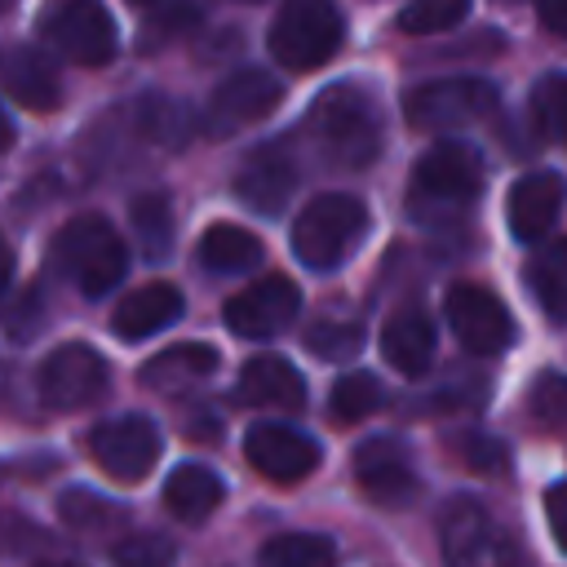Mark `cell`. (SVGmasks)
<instances>
[{
  "label": "cell",
  "mask_w": 567,
  "mask_h": 567,
  "mask_svg": "<svg viewBox=\"0 0 567 567\" xmlns=\"http://www.w3.org/2000/svg\"><path fill=\"white\" fill-rule=\"evenodd\" d=\"M49 261H53V270L66 275L84 297L111 292V288L124 279V270H128V252H124L120 230H115L106 217H97V213L71 217V221L53 235Z\"/></svg>",
  "instance_id": "obj_1"
},
{
  "label": "cell",
  "mask_w": 567,
  "mask_h": 567,
  "mask_svg": "<svg viewBox=\"0 0 567 567\" xmlns=\"http://www.w3.org/2000/svg\"><path fill=\"white\" fill-rule=\"evenodd\" d=\"M306 133L319 142V151L341 168H363L381 151V124L372 102L354 84H337L315 97Z\"/></svg>",
  "instance_id": "obj_2"
},
{
  "label": "cell",
  "mask_w": 567,
  "mask_h": 567,
  "mask_svg": "<svg viewBox=\"0 0 567 567\" xmlns=\"http://www.w3.org/2000/svg\"><path fill=\"white\" fill-rule=\"evenodd\" d=\"M368 230V208L354 195H315L292 221V252L310 270H337Z\"/></svg>",
  "instance_id": "obj_3"
},
{
  "label": "cell",
  "mask_w": 567,
  "mask_h": 567,
  "mask_svg": "<svg viewBox=\"0 0 567 567\" xmlns=\"http://www.w3.org/2000/svg\"><path fill=\"white\" fill-rule=\"evenodd\" d=\"M341 49V13L332 0H284L270 22V53L292 71H315Z\"/></svg>",
  "instance_id": "obj_4"
},
{
  "label": "cell",
  "mask_w": 567,
  "mask_h": 567,
  "mask_svg": "<svg viewBox=\"0 0 567 567\" xmlns=\"http://www.w3.org/2000/svg\"><path fill=\"white\" fill-rule=\"evenodd\" d=\"M439 545L447 567H514V540L474 496H452L443 505Z\"/></svg>",
  "instance_id": "obj_5"
},
{
  "label": "cell",
  "mask_w": 567,
  "mask_h": 567,
  "mask_svg": "<svg viewBox=\"0 0 567 567\" xmlns=\"http://www.w3.org/2000/svg\"><path fill=\"white\" fill-rule=\"evenodd\" d=\"M496 106V89L474 75H452V80H430L416 84L403 97V115L421 133H443V128H465L483 120Z\"/></svg>",
  "instance_id": "obj_6"
},
{
  "label": "cell",
  "mask_w": 567,
  "mask_h": 567,
  "mask_svg": "<svg viewBox=\"0 0 567 567\" xmlns=\"http://www.w3.org/2000/svg\"><path fill=\"white\" fill-rule=\"evenodd\" d=\"M40 31L49 35V44H53L62 58H71V62H80V66H102V62H111V58H115V44H120L115 18L106 13L102 0H62L53 13H44Z\"/></svg>",
  "instance_id": "obj_7"
},
{
  "label": "cell",
  "mask_w": 567,
  "mask_h": 567,
  "mask_svg": "<svg viewBox=\"0 0 567 567\" xmlns=\"http://www.w3.org/2000/svg\"><path fill=\"white\" fill-rule=\"evenodd\" d=\"M35 390H40L44 408H53V412L89 408L106 390V359L84 341H66L40 363Z\"/></svg>",
  "instance_id": "obj_8"
},
{
  "label": "cell",
  "mask_w": 567,
  "mask_h": 567,
  "mask_svg": "<svg viewBox=\"0 0 567 567\" xmlns=\"http://www.w3.org/2000/svg\"><path fill=\"white\" fill-rule=\"evenodd\" d=\"M483 182V159L465 142H439L416 159L412 173V204H434V208H461L474 199Z\"/></svg>",
  "instance_id": "obj_9"
},
{
  "label": "cell",
  "mask_w": 567,
  "mask_h": 567,
  "mask_svg": "<svg viewBox=\"0 0 567 567\" xmlns=\"http://www.w3.org/2000/svg\"><path fill=\"white\" fill-rule=\"evenodd\" d=\"M89 456L120 483H137L159 461V430L146 416H111L89 430Z\"/></svg>",
  "instance_id": "obj_10"
},
{
  "label": "cell",
  "mask_w": 567,
  "mask_h": 567,
  "mask_svg": "<svg viewBox=\"0 0 567 567\" xmlns=\"http://www.w3.org/2000/svg\"><path fill=\"white\" fill-rule=\"evenodd\" d=\"M447 323L470 354H501L514 341V319L505 301L478 284H456L447 292Z\"/></svg>",
  "instance_id": "obj_11"
},
{
  "label": "cell",
  "mask_w": 567,
  "mask_h": 567,
  "mask_svg": "<svg viewBox=\"0 0 567 567\" xmlns=\"http://www.w3.org/2000/svg\"><path fill=\"white\" fill-rule=\"evenodd\" d=\"M284 89L270 71H257V66H244L235 75H226L213 97H208V115H204V128L208 133H239L257 120H266L275 106H279Z\"/></svg>",
  "instance_id": "obj_12"
},
{
  "label": "cell",
  "mask_w": 567,
  "mask_h": 567,
  "mask_svg": "<svg viewBox=\"0 0 567 567\" xmlns=\"http://www.w3.org/2000/svg\"><path fill=\"white\" fill-rule=\"evenodd\" d=\"M301 310V292L292 279L284 275H270V279H257L252 288L235 292L226 301V328L235 337H248V341H266L275 332H284Z\"/></svg>",
  "instance_id": "obj_13"
},
{
  "label": "cell",
  "mask_w": 567,
  "mask_h": 567,
  "mask_svg": "<svg viewBox=\"0 0 567 567\" xmlns=\"http://www.w3.org/2000/svg\"><path fill=\"white\" fill-rule=\"evenodd\" d=\"M244 456L257 474L275 483H297L319 465V443L292 425H252L244 434Z\"/></svg>",
  "instance_id": "obj_14"
},
{
  "label": "cell",
  "mask_w": 567,
  "mask_h": 567,
  "mask_svg": "<svg viewBox=\"0 0 567 567\" xmlns=\"http://www.w3.org/2000/svg\"><path fill=\"white\" fill-rule=\"evenodd\" d=\"M354 478L377 505H403L416 496V470L399 439H368L354 447Z\"/></svg>",
  "instance_id": "obj_15"
},
{
  "label": "cell",
  "mask_w": 567,
  "mask_h": 567,
  "mask_svg": "<svg viewBox=\"0 0 567 567\" xmlns=\"http://www.w3.org/2000/svg\"><path fill=\"white\" fill-rule=\"evenodd\" d=\"M563 199H567V186L558 173H527L514 182L509 199H505V213H509V230L514 239L523 244H540L549 235V226L558 221L563 213Z\"/></svg>",
  "instance_id": "obj_16"
},
{
  "label": "cell",
  "mask_w": 567,
  "mask_h": 567,
  "mask_svg": "<svg viewBox=\"0 0 567 567\" xmlns=\"http://www.w3.org/2000/svg\"><path fill=\"white\" fill-rule=\"evenodd\" d=\"M239 399L252 408H279V412H297L306 403V381L301 372L279 359V354H257L244 363L239 372Z\"/></svg>",
  "instance_id": "obj_17"
},
{
  "label": "cell",
  "mask_w": 567,
  "mask_h": 567,
  "mask_svg": "<svg viewBox=\"0 0 567 567\" xmlns=\"http://www.w3.org/2000/svg\"><path fill=\"white\" fill-rule=\"evenodd\" d=\"M182 319V292L173 288V284H142V288H133L120 306H115V332L124 337V341H146V337H155L159 328H168V323H177Z\"/></svg>",
  "instance_id": "obj_18"
},
{
  "label": "cell",
  "mask_w": 567,
  "mask_h": 567,
  "mask_svg": "<svg viewBox=\"0 0 567 567\" xmlns=\"http://www.w3.org/2000/svg\"><path fill=\"white\" fill-rule=\"evenodd\" d=\"M213 372H217V350L186 341V346H168L155 359H146L142 363V385L155 390V394H186L199 381H208Z\"/></svg>",
  "instance_id": "obj_19"
},
{
  "label": "cell",
  "mask_w": 567,
  "mask_h": 567,
  "mask_svg": "<svg viewBox=\"0 0 567 567\" xmlns=\"http://www.w3.org/2000/svg\"><path fill=\"white\" fill-rule=\"evenodd\" d=\"M381 354L394 372L403 377H421L434 359V323L421 310H399L385 319L381 328Z\"/></svg>",
  "instance_id": "obj_20"
},
{
  "label": "cell",
  "mask_w": 567,
  "mask_h": 567,
  "mask_svg": "<svg viewBox=\"0 0 567 567\" xmlns=\"http://www.w3.org/2000/svg\"><path fill=\"white\" fill-rule=\"evenodd\" d=\"M0 80L9 89V97H18L22 106L31 111H53L58 97H62V80H58V66L40 53V49H13L0 66Z\"/></svg>",
  "instance_id": "obj_21"
},
{
  "label": "cell",
  "mask_w": 567,
  "mask_h": 567,
  "mask_svg": "<svg viewBox=\"0 0 567 567\" xmlns=\"http://www.w3.org/2000/svg\"><path fill=\"white\" fill-rule=\"evenodd\" d=\"M292 182H297V173H292V164L279 151H257L235 173L239 199L252 204V208H261V213H279L288 204V195H292Z\"/></svg>",
  "instance_id": "obj_22"
},
{
  "label": "cell",
  "mask_w": 567,
  "mask_h": 567,
  "mask_svg": "<svg viewBox=\"0 0 567 567\" xmlns=\"http://www.w3.org/2000/svg\"><path fill=\"white\" fill-rule=\"evenodd\" d=\"M226 496V483L208 470V465H177L164 483V505L186 518V523H204Z\"/></svg>",
  "instance_id": "obj_23"
},
{
  "label": "cell",
  "mask_w": 567,
  "mask_h": 567,
  "mask_svg": "<svg viewBox=\"0 0 567 567\" xmlns=\"http://www.w3.org/2000/svg\"><path fill=\"white\" fill-rule=\"evenodd\" d=\"M199 261L213 270V275H239V270H252L261 261V239L235 221H217L199 235Z\"/></svg>",
  "instance_id": "obj_24"
},
{
  "label": "cell",
  "mask_w": 567,
  "mask_h": 567,
  "mask_svg": "<svg viewBox=\"0 0 567 567\" xmlns=\"http://www.w3.org/2000/svg\"><path fill=\"white\" fill-rule=\"evenodd\" d=\"M527 284H532V297L540 301V310L549 319L567 323V239H554L532 252Z\"/></svg>",
  "instance_id": "obj_25"
},
{
  "label": "cell",
  "mask_w": 567,
  "mask_h": 567,
  "mask_svg": "<svg viewBox=\"0 0 567 567\" xmlns=\"http://www.w3.org/2000/svg\"><path fill=\"white\" fill-rule=\"evenodd\" d=\"M257 567H337V545L319 532H284L261 545Z\"/></svg>",
  "instance_id": "obj_26"
},
{
  "label": "cell",
  "mask_w": 567,
  "mask_h": 567,
  "mask_svg": "<svg viewBox=\"0 0 567 567\" xmlns=\"http://www.w3.org/2000/svg\"><path fill=\"white\" fill-rule=\"evenodd\" d=\"M381 403H385V390H381V381H377L372 372H346V377L332 385V399H328L332 416L346 421V425L372 416Z\"/></svg>",
  "instance_id": "obj_27"
},
{
  "label": "cell",
  "mask_w": 567,
  "mask_h": 567,
  "mask_svg": "<svg viewBox=\"0 0 567 567\" xmlns=\"http://www.w3.org/2000/svg\"><path fill=\"white\" fill-rule=\"evenodd\" d=\"M465 13H470V0H408V9L399 13V31H408V35L447 31Z\"/></svg>",
  "instance_id": "obj_28"
},
{
  "label": "cell",
  "mask_w": 567,
  "mask_h": 567,
  "mask_svg": "<svg viewBox=\"0 0 567 567\" xmlns=\"http://www.w3.org/2000/svg\"><path fill=\"white\" fill-rule=\"evenodd\" d=\"M111 563H115V567H173V563H177V549H173V540L159 536V532H133V536L115 540Z\"/></svg>",
  "instance_id": "obj_29"
},
{
  "label": "cell",
  "mask_w": 567,
  "mask_h": 567,
  "mask_svg": "<svg viewBox=\"0 0 567 567\" xmlns=\"http://www.w3.org/2000/svg\"><path fill=\"white\" fill-rule=\"evenodd\" d=\"M532 111L540 120V128L558 142H567V75L563 71H549L536 80L532 89Z\"/></svg>",
  "instance_id": "obj_30"
},
{
  "label": "cell",
  "mask_w": 567,
  "mask_h": 567,
  "mask_svg": "<svg viewBox=\"0 0 567 567\" xmlns=\"http://www.w3.org/2000/svg\"><path fill=\"white\" fill-rule=\"evenodd\" d=\"M133 226H137V239L151 257L168 252V239H173V213H168V199L164 195H142L133 204Z\"/></svg>",
  "instance_id": "obj_31"
},
{
  "label": "cell",
  "mask_w": 567,
  "mask_h": 567,
  "mask_svg": "<svg viewBox=\"0 0 567 567\" xmlns=\"http://www.w3.org/2000/svg\"><path fill=\"white\" fill-rule=\"evenodd\" d=\"M62 518L71 523V527H80V532H97V527H111V523H120L124 518V509L120 505H111V501H102L97 492H84V487H71V492H62Z\"/></svg>",
  "instance_id": "obj_32"
},
{
  "label": "cell",
  "mask_w": 567,
  "mask_h": 567,
  "mask_svg": "<svg viewBox=\"0 0 567 567\" xmlns=\"http://www.w3.org/2000/svg\"><path fill=\"white\" fill-rule=\"evenodd\" d=\"M306 346L319 359H350V354H359L363 332H359V323H346V319H319L306 328Z\"/></svg>",
  "instance_id": "obj_33"
},
{
  "label": "cell",
  "mask_w": 567,
  "mask_h": 567,
  "mask_svg": "<svg viewBox=\"0 0 567 567\" xmlns=\"http://www.w3.org/2000/svg\"><path fill=\"white\" fill-rule=\"evenodd\" d=\"M527 408L540 425H563L567 421V377L563 372H545L536 377L532 394H527Z\"/></svg>",
  "instance_id": "obj_34"
},
{
  "label": "cell",
  "mask_w": 567,
  "mask_h": 567,
  "mask_svg": "<svg viewBox=\"0 0 567 567\" xmlns=\"http://www.w3.org/2000/svg\"><path fill=\"white\" fill-rule=\"evenodd\" d=\"M452 452L461 456V465H470L478 474H501L505 470V447L487 434H461V439H452Z\"/></svg>",
  "instance_id": "obj_35"
},
{
  "label": "cell",
  "mask_w": 567,
  "mask_h": 567,
  "mask_svg": "<svg viewBox=\"0 0 567 567\" xmlns=\"http://www.w3.org/2000/svg\"><path fill=\"white\" fill-rule=\"evenodd\" d=\"M190 22H195V9H190V4H173V13L146 22V40H142V49H155V44L173 40V35H177L182 27H190Z\"/></svg>",
  "instance_id": "obj_36"
},
{
  "label": "cell",
  "mask_w": 567,
  "mask_h": 567,
  "mask_svg": "<svg viewBox=\"0 0 567 567\" xmlns=\"http://www.w3.org/2000/svg\"><path fill=\"white\" fill-rule=\"evenodd\" d=\"M545 518H549V532H554L558 549L567 554V478L545 492Z\"/></svg>",
  "instance_id": "obj_37"
},
{
  "label": "cell",
  "mask_w": 567,
  "mask_h": 567,
  "mask_svg": "<svg viewBox=\"0 0 567 567\" xmlns=\"http://www.w3.org/2000/svg\"><path fill=\"white\" fill-rule=\"evenodd\" d=\"M536 18H540L549 31L567 35V0H536Z\"/></svg>",
  "instance_id": "obj_38"
},
{
  "label": "cell",
  "mask_w": 567,
  "mask_h": 567,
  "mask_svg": "<svg viewBox=\"0 0 567 567\" xmlns=\"http://www.w3.org/2000/svg\"><path fill=\"white\" fill-rule=\"evenodd\" d=\"M9 275H13V252H9V244L0 239V288L9 284Z\"/></svg>",
  "instance_id": "obj_39"
},
{
  "label": "cell",
  "mask_w": 567,
  "mask_h": 567,
  "mask_svg": "<svg viewBox=\"0 0 567 567\" xmlns=\"http://www.w3.org/2000/svg\"><path fill=\"white\" fill-rule=\"evenodd\" d=\"M9 142H13V120H9L4 106H0V151H9Z\"/></svg>",
  "instance_id": "obj_40"
},
{
  "label": "cell",
  "mask_w": 567,
  "mask_h": 567,
  "mask_svg": "<svg viewBox=\"0 0 567 567\" xmlns=\"http://www.w3.org/2000/svg\"><path fill=\"white\" fill-rule=\"evenodd\" d=\"M133 4H142V9H155V4H168V0H133Z\"/></svg>",
  "instance_id": "obj_41"
},
{
  "label": "cell",
  "mask_w": 567,
  "mask_h": 567,
  "mask_svg": "<svg viewBox=\"0 0 567 567\" xmlns=\"http://www.w3.org/2000/svg\"><path fill=\"white\" fill-rule=\"evenodd\" d=\"M44 567H75V563H44Z\"/></svg>",
  "instance_id": "obj_42"
},
{
  "label": "cell",
  "mask_w": 567,
  "mask_h": 567,
  "mask_svg": "<svg viewBox=\"0 0 567 567\" xmlns=\"http://www.w3.org/2000/svg\"><path fill=\"white\" fill-rule=\"evenodd\" d=\"M244 4H257V0H244Z\"/></svg>",
  "instance_id": "obj_43"
}]
</instances>
